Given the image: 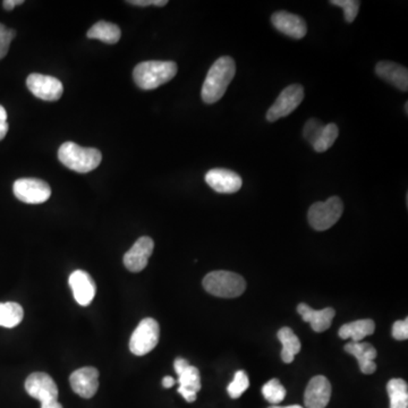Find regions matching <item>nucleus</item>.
Returning a JSON list of instances; mask_svg holds the SVG:
<instances>
[{
	"label": "nucleus",
	"instance_id": "nucleus-37",
	"mask_svg": "<svg viewBox=\"0 0 408 408\" xmlns=\"http://www.w3.org/2000/svg\"><path fill=\"white\" fill-rule=\"evenodd\" d=\"M175 384H176V381H175L173 377H165V378L163 379V388H171Z\"/></svg>",
	"mask_w": 408,
	"mask_h": 408
},
{
	"label": "nucleus",
	"instance_id": "nucleus-39",
	"mask_svg": "<svg viewBox=\"0 0 408 408\" xmlns=\"http://www.w3.org/2000/svg\"><path fill=\"white\" fill-rule=\"evenodd\" d=\"M286 408H304V407H302V406L300 405H290V406H286Z\"/></svg>",
	"mask_w": 408,
	"mask_h": 408
},
{
	"label": "nucleus",
	"instance_id": "nucleus-36",
	"mask_svg": "<svg viewBox=\"0 0 408 408\" xmlns=\"http://www.w3.org/2000/svg\"><path fill=\"white\" fill-rule=\"evenodd\" d=\"M23 3H24L23 0H5L3 6L6 11H11V9H14L15 6L22 5Z\"/></svg>",
	"mask_w": 408,
	"mask_h": 408
},
{
	"label": "nucleus",
	"instance_id": "nucleus-3",
	"mask_svg": "<svg viewBox=\"0 0 408 408\" xmlns=\"http://www.w3.org/2000/svg\"><path fill=\"white\" fill-rule=\"evenodd\" d=\"M59 161L71 170L86 174L101 163V152L94 148H83L74 142H65L58 150Z\"/></svg>",
	"mask_w": 408,
	"mask_h": 408
},
{
	"label": "nucleus",
	"instance_id": "nucleus-9",
	"mask_svg": "<svg viewBox=\"0 0 408 408\" xmlns=\"http://www.w3.org/2000/svg\"><path fill=\"white\" fill-rule=\"evenodd\" d=\"M14 195L28 204H41L49 200L51 188L49 184L38 178H21L13 186Z\"/></svg>",
	"mask_w": 408,
	"mask_h": 408
},
{
	"label": "nucleus",
	"instance_id": "nucleus-25",
	"mask_svg": "<svg viewBox=\"0 0 408 408\" xmlns=\"http://www.w3.org/2000/svg\"><path fill=\"white\" fill-rule=\"evenodd\" d=\"M24 311L20 304L15 302L0 303V327L14 328L22 322Z\"/></svg>",
	"mask_w": 408,
	"mask_h": 408
},
{
	"label": "nucleus",
	"instance_id": "nucleus-15",
	"mask_svg": "<svg viewBox=\"0 0 408 408\" xmlns=\"http://www.w3.org/2000/svg\"><path fill=\"white\" fill-rule=\"evenodd\" d=\"M273 26L292 39H303L307 32L305 21L301 16L288 11H277L271 16Z\"/></svg>",
	"mask_w": 408,
	"mask_h": 408
},
{
	"label": "nucleus",
	"instance_id": "nucleus-13",
	"mask_svg": "<svg viewBox=\"0 0 408 408\" xmlns=\"http://www.w3.org/2000/svg\"><path fill=\"white\" fill-rule=\"evenodd\" d=\"M205 182L217 193H236L242 188L243 180L235 171L225 168H213L205 175Z\"/></svg>",
	"mask_w": 408,
	"mask_h": 408
},
{
	"label": "nucleus",
	"instance_id": "nucleus-28",
	"mask_svg": "<svg viewBox=\"0 0 408 408\" xmlns=\"http://www.w3.org/2000/svg\"><path fill=\"white\" fill-rule=\"evenodd\" d=\"M248 387H250V380H248V374H246L245 371L240 369V371L235 373L234 380L229 384L227 392H228L230 397L236 399V398H240L248 390Z\"/></svg>",
	"mask_w": 408,
	"mask_h": 408
},
{
	"label": "nucleus",
	"instance_id": "nucleus-6",
	"mask_svg": "<svg viewBox=\"0 0 408 408\" xmlns=\"http://www.w3.org/2000/svg\"><path fill=\"white\" fill-rule=\"evenodd\" d=\"M160 338L159 323L146 317L138 323L130 340V350L134 355L143 356L155 350Z\"/></svg>",
	"mask_w": 408,
	"mask_h": 408
},
{
	"label": "nucleus",
	"instance_id": "nucleus-33",
	"mask_svg": "<svg viewBox=\"0 0 408 408\" xmlns=\"http://www.w3.org/2000/svg\"><path fill=\"white\" fill-rule=\"evenodd\" d=\"M130 5L138 6V7H148V6H157V7H163L167 5V0H131L126 1Z\"/></svg>",
	"mask_w": 408,
	"mask_h": 408
},
{
	"label": "nucleus",
	"instance_id": "nucleus-8",
	"mask_svg": "<svg viewBox=\"0 0 408 408\" xmlns=\"http://www.w3.org/2000/svg\"><path fill=\"white\" fill-rule=\"evenodd\" d=\"M303 100V86H300V84H292V86H287L282 90V93L279 94V97L271 106L270 109L267 111V122H276L282 117L288 116L292 111L297 109L298 106L301 105Z\"/></svg>",
	"mask_w": 408,
	"mask_h": 408
},
{
	"label": "nucleus",
	"instance_id": "nucleus-7",
	"mask_svg": "<svg viewBox=\"0 0 408 408\" xmlns=\"http://www.w3.org/2000/svg\"><path fill=\"white\" fill-rule=\"evenodd\" d=\"M25 390L31 397L39 400L41 406L58 402V387L47 373L34 372L25 381Z\"/></svg>",
	"mask_w": 408,
	"mask_h": 408
},
{
	"label": "nucleus",
	"instance_id": "nucleus-23",
	"mask_svg": "<svg viewBox=\"0 0 408 408\" xmlns=\"http://www.w3.org/2000/svg\"><path fill=\"white\" fill-rule=\"evenodd\" d=\"M88 39H97L108 44H115L121 40L122 32L121 29L113 23L100 21L96 23L90 30L88 31Z\"/></svg>",
	"mask_w": 408,
	"mask_h": 408
},
{
	"label": "nucleus",
	"instance_id": "nucleus-1",
	"mask_svg": "<svg viewBox=\"0 0 408 408\" xmlns=\"http://www.w3.org/2000/svg\"><path fill=\"white\" fill-rule=\"evenodd\" d=\"M236 74V63L228 56L220 57L213 63L202 86L201 97L205 103L213 105L226 93L229 84Z\"/></svg>",
	"mask_w": 408,
	"mask_h": 408
},
{
	"label": "nucleus",
	"instance_id": "nucleus-38",
	"mask_svg": "<svg viewBox=\"0 0 408 408\" xmlns=\"http://www.w3.org/2000/svg\"><path fill=\"white\" fill-rule=\"evenodd\" d=\"M41 408H63V406L58 402H56V403L49 404V405L41 406Z\"/></svg>",
	"mask_w": 408,
	"mask_h": 408
},
{
	"label": "nucleus",
	"instance_id": "nucleus-20",
	"mask_svg": "<svg viewBox=\"0 0 408 408\" xmlns=\"http://www.w3.org/2000/svg\"><path fill=\"white\" fill-rule=\"evenodd\" d=\"M178 392L182 394L188 403L196 400V394L201 390V375L195 367L188 365L182 373L178 374Z\"/></svg>",
	"mask_w": 408,
	"mask_h": 408
},
{
	"label": "nucleus",
	"instance_id": "nucleus-22",
	"mask_svg": "<svg viewBox=\"0 0 408 408\" xmlns=\"http://www.w3.org/2000/svg\"><path fill=\"white\" fill-rule=\"evenodd\" d=\"M277 336H278L279 342H282V361L287 363V364H290L295 359V355H297L301 352L302 346L300 338L288 327L280 329Z\"/></svg>",
	"mask_w": 408,
	"mask_h": 408
},
{
	"label": "nucleus",
	"instance_id": "nucleus-11",
	"mask_svg": "<svg viewBox=\"0 0 408 408\" xmlns=\"http://www.w3.org/2000/svg\"><path fill=\"white\" fill-rule=\"evenodd\" d=\"M69 384L75 394L90 399L99 389V371L92 367H81L71 374Z\"/></svg>",
	"mask_w": 408,
	"mask_h": 408
},
{
	"label": "nucleus",
	"instance_id": "nucleus-41",
	"mask_svg": "<svg viewBox=\"0 0 408 408\" xmlns=\"http://www.w3.org/2000/svg\"><path fill=\"white\" fill-rule=\"evenodd\" d=\"M407 105H408V103H407V102H406V103H405V111H406V115H407V113H408V106H407Z\"/></svg>",
	"mask_w": 408,
	"mask_h": 408
},
{
	"label": "nucleus",
	"instance_id": "nucleus-4",
	"mask_svg": "<svg viewBox=\"0 0 408 408\" xmlns=\"http://www.w3.org/2000/svg\"><path fill=\"white\" fill-rule=\"evenodd\" d=\"M202 284L209 294L221 298L238 297L246 290L243 277L230 271L219 270L208 273Z\"/></svg>",
	"mask_w": 408,
	"mask_h": 408
},
{
	"label": "nucleus",
	"instance_id": "nucleus-18",
	"mask_svg": "<svg viewBox=\"0 0 408 408\" xmlns=\"http://www.w3.org/2000/svg\"><path fill=\"white\" fill-rule=\"evenodd\" d=\"M375 73L379 78L390 83L400 91L408 90V71L406 67L392 61H380L375 66Z\"/></svg>",
	"mask_w": 408,
	"mask_h": 408
},
{
	"label": "nucleus",
	"instance_id": "nucleus-21",
	"mask_svg": "<svg viewBox=\"0 0 408 408\" xmlns=\"http://www.w3.org/2000/svg\"><path fill=\"white\" fill-rule=\"evenodd\" d=\"M374 330V321L364 319V320L346 323L340 329L338 335L342 340H350V338L353 342H359L367 338V336H371Z\"/></svg>",
	"mask_w": 408,
	"mask_h": 408
},
{
	"label": "nucleus",
	"instance_id": "nucleus-35",
	"mask_svg": "<svg viewBox=\"0 0 408 408\" xmlns=\"http://www.w3.org/2000/svg\"><path fill=\"white\" fill-rule=\"evenodd\" d=\"M188 365H190V363H188L186 359H182V357L176 359V361H175L174 363L175 372L177 373V375L180 374V373H182L183 371L188 367Z\"/></svg>",
	"mask_w": 408,
	"mask_h": 408
},
{
	"label": "nucleus",
	"instance_id": "nucleus-2",
	"mask_svg": "<svg viewBox=\"0 0 408 408\" xmlns=\"http://www.w3.org/2000/svg\"><path fill=\"white\" fill-rule=\"evenodd\" d=\"M177 63L174 61H149L136 65L133 78L142 90H155L176 76Z\"/></svg>",
	"mask_w": 408,
	"mask_h": 408
},
{
	"label": "nucleus",
	"instance_id": "nucleus-17",
	"mask_svg": "<svg viewBox=\"0 0 408 408\" xmlns=\"http://www.w3.org/2000/svg\"><path fill=\"white\" fill-rule=\"evenodd\" d=\"M298 315L305 322H309L310 326L315 332H323L330 328L331 323L334 320L335 312L331 307L323 310H313L307 304L301 303L297 306Z\"/></svg>",
	"mask_w": 408,
	"mask_h": 408
},
{
	"label": "nucleus",
	"instance_id": "nucleus-31",
	"mask_svg": "<svg viewBox=\"0 0 408 408\" xmlns=\"http://www.w3.org/2000/svg\"><path fill=\"white\" fill-rule=\"evenodd\" d=\"M16 36V31L9 30L0 23V59H3L9 53V46Z\"/></svg>",
	"mask_w": 408,
	"mask_h": 408
},
{
	"label": "nucleus",
	"instance_id": "nucleus-40",
	"mask_svg": "<svg viewBox=\"0 0 408 408\" xmlns=\"http://www.w3.org/2000/svg\"><path fill=\"white\" fill-rule=\"evenodd\" d=\"M267 408H286V407H282V406H278V405H272V406H270V407H267Z\"/></svg>",
	"mask_w": 408,
	"mask_h": 408
},
{
	"label": "nucleus",
	"instance_id": "nucleus-29",
	"mask_svg": "<svg viewBox=\"0 0 408 408\" xmlns=\"http://www.w3.org/2000/svg\"><path fill=\"white\" fill-rule=\"evenodd\" d=\"M330 4L344 9V16L347 23L354 22L359 14V1L356 0H331Z\"/></svg>",
	"mask_w": 408,
	"mask_h": 408
},
{
	"label": "nucleus",
	"instance_id": "nucleus-27",
	"mask_svg": "<svg viewBox=\"0 0 408 408\" xmlns=\"http://www.w3.org/2000/svg\"><path fill=\"white\" fill-rule=\"evenodd\" d=\"M286 389L280 384L278 379H271L263 386L262 394L265 400L272 405H278L286 397Z\"/></svg>",
	"mask_w": 408,
	"mask_h": 408
},
{
	"label": "nucleus",
	"instance_id": "nucleus-19",
	"mask_svg": "<svg viewBox=\"0 0 408 408\" xmlns=\"http://www.w3.org/2000/svg\"><path fill=\"white\" fill-rule=\"evenodd\" d=\"M346 353L355 356L359 362V369L364 374H372L377 369L374 359L378 356V352L371 344L367 342H348L345 346Z\"/></svg>",
	"mask_w": 408,
	"mask_h": 408
},
{
	"label": "nucleus",
	"instance_id": "nucleus-32",
	"mask_svg": "<svg viewBox=\"0 0 408 408\" xmlns=\"http://www.w3.org/2000/svg\"><path fill=\"white\" fill-rule=\"evenodd\" d=\"M392 337L394 340H408V319L405 320L396 321L392 326Z\"/></svg>",
	"mask_w": 408,
	"mask_h": 408
},
{
	"label": "nucleus",
	"instance_id": "nucleus-5",
	"mask_svg": "<svg viewBox=\"0 0 408 408\" xmlns=\"http://www.w3.org/2000/svg\"><path fill=\"white\" fill-rule=\"evenodd\" d=\"M344 204L338 196H331L326 202L312 204L309 210L310 225L317 232H323L336 225L342 218Z\"/></svg>",
	"mask_w": 408,
	"mask_h": 408
},
{
	"label": "nucleus",
	"instance_id": "nucleus-26",
	"mask_svg": "<svg viewBox=\"0 0 408 408\" xmlns=\"http://www.w3.org/2000/svg\"><path fill=\"white\" fill-rule=\"evenodd\" d=\"M338 136H340V130H338V126L336 124L330 123V124L325 125L322 132L320 133L317 141L312 146L319 153L326 152L327 150L330 149L331 146H334Z\"/></svg>",
	"mask_w": 408,
	"mask_h": 408
},
{
	"label": "nucleus",
	"instance_id": "nucleus-34",
	"mask_svg": "<svg viewBox=\"0 0 408 408\" xmlns=\"http://www.w3.org/2000/svg\"><path fill=\"white\" fill-rule=\"evenodd\" d=\"M9 132V123H7V113L5 108L0 105V141L5 138Z\"/></svg>",
	"mask_w": 408,
	"mask_h": 408
},
{
	"label": "nucleus",
	"instance_id": "nucleus-14",
	"mask_svg": "<svg viewBox=\"0 0 408 408\" xmlns=\"http://www.w3.org/2000/svg\"><path fill=\"white\" fill-rule=\"evenodd\" d=\"M331 384L323 375H317L310 380L304 394L306 408H326L330 402Z\"/></svg>",
	"mask_w": 408,
	"mask_h": 408
},
{
	"label": "nucleus",
	"instance_id": "nucleus-24",
	"mask_svg": "<svg viewBox=\"0 0 408 408\" xmlns=\"http://www.w3.org/2000/svg\"><path fill=\"white\" fill-rule=\"evenodd\" d=\"M390 408H408V386L403 379H392L387 384Z\"/></svg>",
	"mask_w": 408,
	"mask_h": 408
},
{
	"label": "nucleus",
	"instance_id": "nucleus-30",
	"mask_svg": "<svg viewBox=\"0 0 408 408\" xmlns=\"http://www.w3.org/2000/svg\"><path fill=\"white\" fill-rule=\"evenodd\" d=\"M323 127H325V125L319 119H309L303 128L304 138L309 143H311V146H313L315 141H317V138L320 136V133L322 132Z\"/></svg>",
	"mask_w": 408,
	"mask_h": 408
},
{
	"label": "nucleus",
	"instance_id": "nucleus-12",
	"mask_svg": "<svg viewBox=\"0 0 408 408\" xmlns=\"http://www.w3.org/2000/svg\"><path fill=\"white\" fill-rule=\"evenodd\" d=\"M155 243L148 236L138 238L136 244L126 252L124 255V265L131 272H140L146 269L149 263L150 257L153 253Z\"/></svg>",
	"mask_w": 408,
	"mask_h": 408
},
{
	"label": "nucleus",
	"instance_id": "nucleus-10",
	"mask_svg": "<svg viewBox=\"0 0 408 408\" xmlns=\"http://www.w3.org/2000/svg\"><path fill=\"white\" fill-rule=\"evenodd\" d=\"M26 86L34 96L44 101H57L63 96V86L58 78L49 75L31 74Z\"/></svg>",
	"mask_w": 408,
	"mask_h": 408
},
{
	"label": "nucleus",
	"instance_id": "nucleus-16",
	"mask_svg": "<svg viewBox=\"0 0 408 408\" xmlns=\"http://www.w3.org/2000/svg\"><path fill=\"white\" fill-rule=\"evenodd\" d=\"M69 286L73 290L75 301L81 306H88L91 303L96 296V282L88 272L83 270H76L69 276Z\"/></svg>",
	"mask_w": 408,
	"mask_h": 408
}]
</instances>
